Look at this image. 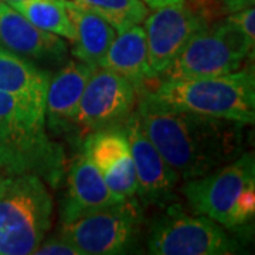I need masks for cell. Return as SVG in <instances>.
<instances>
[{
  "label": "cell",
  "instance_id": "obj_17",
  "mask_svg": "<svg viewBox=\"0 0 255 255\" xmlns=\"http://www.w3.org/2000/svg\"><path fill=\"white\" fill-rule=\"evenodd\" d=\"M75 27L73 54L81 63L92 68L98 67L117 37V30L95 11L84 7L74 0H64Z\"/></svg>",
  "mask_w": 255,
  "mask_h": 255
},
{
  "label": "cell",
  "instance_id": "obj_22",
  "mask_svg": "<svg viewBox=\"0 0 255 255\" xmlns=\"http://www.w3.org/2000/svg\"><path fill=\"white\" fill-rule=\"evenodd\" d=\"M227 20L234 24L236 27L244 34V36L254 44L255 43V10L253 7L238 10L231 13L227 17Z\"/></svg>",
  "mask_w": 255,
  "mask_h": 255
},
{
  "label": "cell",
  "instance_id": "obj_4",
  "mask_svg": "<svg viewBox=\"0 0 255 255\" xmlns=\"http://www.w3.org/2000/svg\"><path fill=\"white\" fill-rule=\"evenodd\" d=\"M53 221V199L40 176L0 179V255L33 254Z\"/></svg>",
  "mask_w": 255,
  "mask_h": 255
},
{
  "label": "cell",
  "instance_id": "obj_25",
  "mask_svg": "<svg viewBox=\"0 0 255 255\" xmlns=\"http://www.w3.org/2000/svg\"><path fill=\"white\" fill-rule=\"evenodd\" d=\"M6 1H9V3H11V1H23V0H6Z\"/></svg>",
  "mask_w": 255,
  "mask_h": 255
},
{
  "label": "cell",
  "instance_id": "obj_24",
  "mask_svg": "<svg viewBox=\"0 0 255 255\" xmlns=\"http://www.w3.org/2000/svg\"><path fill=\"white\" fill-rule=\"evenodd\" d=\"M149 9H159L163 6H169V4H177V3H183L186 0H142Z\"/></svg>",
  "mask_w": 255,
  "mask_h": 255
},
{
  "label": "cell",
  "instance_id": "obj_18",
  "mask_svg": "<svg viewBox=\"0 0 255 255\" xmlns=\"http://www.w3.org/2000/svg\"><path fill=\"white\" fill-rule=\"evenodd\" d=\"M50 77L28 58L0 47V92L46 107Z\"/></svg>",
  "mask_w": 255,
  "mask_h": 255
},
{
  "label": "cell",
  "instance_id": "obj_15",
  "mask_svg": "<svg viewBox=\"0 0 255 255\" xmlns=\"http://www.w3.org/2000/svg\"><path fill=\"white\" fill-rule=\"evenodd\" d=\"M92 67L81 61H70L54 77H50L46 95V119L53 130H67L75 124L85 85Z\"/></svg>",
  "mask_w": 255,
  "mask_h": 255
},
{
  "label": "cell",
  "instance_id": "obj_8",
  "mask_svg": "<svg viewBox=\"0 0 255 255\" xmlns=\"http://www.w3.org/2000/svg\"><path fill=\"white\" fill-rule=\"evenodd\" d=\"M142 217L136 197L125 199L65 223L60 236L77 247L81 255L125 254L137 240Z\"/></svg>",
  "mask_w": 255,
  "mask_h": 255
},
{
  "label": "cell",
  "instance_id": "obj_7",
  "mask_svg": "<svg viewBox=\"0 0 255 255\" xmlns=\"http://www.w3.org/2000/svg\"><path fill=\"white\" fill-rule=\"evenodd\" d=\"M149 253L155 255H230L240 246L226 228L206 216H190L179 204H169L152 223Z\"/></svg>",
  "mask_w": 255,
  "mask_h": 255
},
{
  "label": "cell",
  "instance_id": "obj_11",
  "mask_svg": "<svg viewBox=\"0 0 255 255\" xmlns=\"http://www.w3.org/2000/svg\"><path fill=\"white\" fill-rule=\"evenodd\" d=\"M129 142L136 173V196L143 204L166 206L174 199L180 176L159 153L133 111L122 125Z\"/></svg>",
  "mask_w": 255,
  "mask_h": 255
},
{
  "label": "cell",
  "instance_id": "obj_16",
  "mask_svg": "<svg viewBox=\"0 0 255 255\" xmlns=\"http://www.w3.org/2000/svg\"><path fill=\"white\" fill-rule=\"evenodd\" d=\"M100 65L128 78L137 90L146 81L156 78L149 64L143 26L136 24L118 33Z\"/></svg>",
  "mask_w": 255,
  "mask_h": 255
},
{
  "label": "cell",
  "instance_id": "obj_21",
  "mask_svg": "<svg viewBox=\"0 0 255 255\" xmlns=\"http://www.w3.org/2000/svg\"><path fill=\"white\" fill-rule=\"evenodd\" d=\"M33 254L36 255H81L80 250L74 247L68 240L64 237H53L48 240H43Z\"/></svg>",
  "mask_w": 255,
  "mask_h": 255
},
{
  "label": "cell",
  "instance_id": "obj_12",
  "mask_svg": "<svg viewBox=\"0 0 255 255\" xmlns=\"http://www.w3.org/2000/svg\"><path fill=\"white\" fill-rule=\"evenodd\" d=\"M82 153L98 169L102 179L121 199L136 197V173L129 142L122 127L91 132Z\"/></svg>",
  "mask_w": 255,
  "mask_h": 255
},
{
  "label": "cell",
  "instance_id": "obj_2",
  "mask_svg": "<svg viewBox=\"0 0 255 255\" xmlns=\"http://www.w3.org/2000/svg\"><path fill=\"white\" fill-rule=\"evenodd\" d=\"M63 167V149L46 133V107L0 92V169L55 184Z\"/></svg>",
  "mask_w": 255,
  "mask_h": 255
},
{
  "label": "cell",
  "instance_id": "obj_13",
  "mask_svg": "<svg viewBox=\"0 0 255 255\" xmlns=\"http://www.w3.org/2000/svg\"><path fill=\"white\" fill-rule=\"evenodd\" d=\"M121 200L102 179L98 169L81 153L71 164L67 177V191L61 204L63 224L108 207Z\"/></svg>",
  "mask_w": 255,
  "mask_h": 255
},
{
  "label": "cell",
  "instance_id": "obj_19",
  "mask_svg": "<svg viewBox=\"0 0 255 255\" xmlns=\"http://www.w3.org/2000/svg\"><path fill=\"white\" fill-rule=\"evenodd\" d=\"M11 7L21 13L36 27L70 40L75 38V27L64 0H23L11 1Z\"/></svg>",
  "mask_w": 255,
  "mask_h": 255
},
{
  "label": "cell",
  "instance_id": "obj_9",
  "mask_svg": "<svg viewBox=\"0 0 255 255\" xmlns=\"http://www.w3.org/2000/svg\"><path fill=\"white\" fill-rule=\"evenodd\" d=\"M137 88L121 74L95 67L85 85L75 125L87 132L122 127L136 107Z\"/></svg>",
  "mask_w": 255,
  "mask_h": 255
},
{
  "label": "cell",
  "instance_id": "obj_5",
  "mask_svg": "<svg viewBox=\"0 0 255 255\" xmlns=\"http://www.w3.org/2000/svg\"><path fill=\"white\" fill-rule=\"evenodd\" d=\"M183 194L191 210L224 228L244 226L255 213V160L251 152L210 173L186 180Z\"/></svg>",
  "mask_w": 255,
  "mask_h": 255
},
{
  "label": "cell",
  "instance_id": "obj_1",
  "mask_svg": "<svg viewBox=\"0 0 255 255\" xmlns=\"http://www.w3.org/2000/svg\"><path fill=\"white\" fill-rule=\"evenodd\" d=\"M135 112L150 142L183 180L204 176L241 155L243 124L173 110L147 92Z\"/></svg>",
  "mask_w": 255,
  "mask_h": 255
},
{
  "label": "cell",
  "instance_id": "obj_23",
  "mask_svg": "<svg viewBox=\"0 0 255 255\" xmlns=\"http://www.w3.org/2000/svg\"><path fill=\"white\" fill-rule=\"evenodd\" d=\"M224 1H226V7L231 13H234V11H238V10L253 7L255 0H224Z\"/></svg>",
  "mask_w": 255,
  "mask_h": 255
},
{
  "label": "cell",
  "instance_id": "obj_3",
  "mask_svg": "<svg viewBox=\"0 0 255 255\" xmlns=\"http://www.w3.org/2000/svg\"><path fill=\"white\" fill-rule=\"evenodd\" d=\"M146 92L173 110L234 121L243 125L255 121L253 71L190 80H163L153 91Z\"/></svg>",
  "mask_w": 255,
  "mask_h": 255
},
{
  "label": "cell",
  "instance_id": "obj_10",
  "mask_svg": "<svg viewBox=\"0 0 255 255\" xmlns=\"http://www.w3.org/2000/svg\"><path fill=\"white\" fill-rule=\"evenodd\" d=\"M186 1L155 9L143 20L149 64L156 78L167 70L193 37L209 26L200 11Z\"/></svg>",
  "mask_w": 255,
  "mask_h": 255
},
{
  "label": "cell",
  "instance_id": "obj_20",
  "mask_svg": "<svg viewBox=\"0 0 255 255\" xmlns=\"http://www.w3.org/2000/svg\"><path fill=\"white\" fill-rule=\"evenodd\" d=\"M104 17L121 33L143 23L149 7L142 0H74Z\"/></svg>",
  "mask_w": 255,
  "mask_h": 255
},
{
  "label": "cell",
  "instance_id": "obj_14",
  "mask_svg": "<svg viewBox=\"0 0 255 255\" xmlns=\"http://www.w3.org/2000/svg\"><path fill=\"white\" fill-rule=\"evenodd\" d=\"M0 44L14 54L36 60H57L67 51L61 37L36 27L3 1H0Z\"/></svg>",
  "mask_w": 255,
  "mask_h": 255
},
{
  "label": "cell",
  "instance_id": "obj_6",
  "mask_svg": "<svg viewBox=\"0 0 255 255\" xmlns=\"http://www.w3.org/2000/svg\"><path fill=\"white\" fill-rule=\"evenodd\" d=\"M254 44L227 18L191 38L164 71V80L217 77L237 71Z\"/></svg>",
  "mask_w": 255,
  "mask_h": 255
}]
</instances>
